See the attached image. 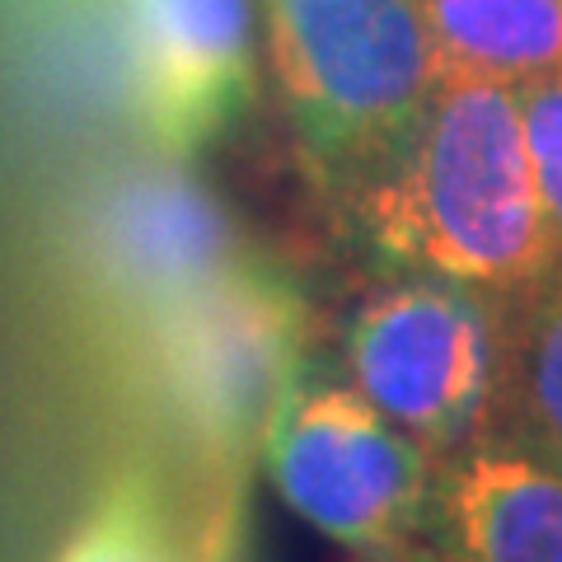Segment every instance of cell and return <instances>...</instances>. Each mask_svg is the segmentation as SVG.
<instances>
[{"label": "cell", "mask_w": 562, "mask_h": 562, "mask_svg": "<svg viewBox=\"0 0 562 562\" xmlns=\"http://www.w3.org/2000/svg\"><path fill=\"white\" fill-rule=\"evenodd\" d=\"M502 422L562 460V258L506 305Z\"/></svg>", "instance_id": "obj_10"}, {"label": "cell", "mask_w": 562, "mask_h": 562, "mask_svg": "<svg viewBox=\"0 0 562 562\" xmlns=\"http://www.w3.org/2000/svg\"><path fill=\"white\" fill-rule=\"evenodd\" d=\"M52 562H192V558L179 543L169 502L150 473H122Z\"/></svg>", "instance_id": "obj_11"}, {"label": "cell", "mask_w": 562, "mask_h": 562, "mask_svg": "<svg viewBox=\"0 0 562 562\" xmlns=\"http://www.w3.org/2000/svg\"><path fill=\"white\" fill-rule=\"evenodd\" d=\"M441 76L520 85L562 66V0H417Z\"/></svg>", "instance_id": "obj_9"}, {"label": "cell", "mask_w": 562, "mask_h": 562, "mask_svg": "<svg viewBox=\"0 0 562 562\" xmlns=\"http://www.w3.org/2000/svg\"><path fill=\"white\" fill-rule=\"evenodd\" d=\"M277 497L357 562H390L431 530L436 454L342 380H291L258 436Z\"/></svg>", "instance_id": "obj_4"}, {"label": "cell", "mask_w": 562, "mask_h": 562, "mask_svg": "<svg viewBox=\"0 0 562 562\" xmlns=\"http://www.w3.org/2000/svg\"><path fill=\"white\" fill-rule=\"evenodd\" d=\"M262 38L310 179L342 206L441 85L417 0H262Z\"/></svg>", "instance_id": "obj_2"}, {"label": "cell", "mask_w": 562, "mask_h": 562, "mask_svg": "<svg viewBox=\"0 0 562 562\" xmlns=\"http://www.w3.org/2000/svg\"><path fill=\"white\" fill-rule=\"evenodd\" d=\"M427 539L460 562H562V460L506 422L436 454Z\"/></svg>", "instance_id": "obj_8"}, {"label": "cell", "mask_w": 562, "mask_h": 562, "mask_svg": "<svg viewBox=\"0 0 562 562\" xmlns=\"http://www.w3.org/2000/svg\"><path fill=\"white\" fill-rule=\"evenodd\" d=\"M347 384L446 454L502 422L506 305L427 272H390L342 324Z\"/></svg>", "instance_id": "obj_3"}, {"label": "cell", "mask_w": 562, "mask_h": 562, "mask_svg": "<svg viewBox=\"0 0 562 562\" xmlns=\"http://www.w3.org/2000/svg\"><path fill=\"white\" fill-rule=\"evenodd\" d=\"M132 109L150 150L198 160L254 109L249 0H117Z\"/></svg>", "instance_id": "obj_6"}, {"label": "cell", "mask_w": 562, "mask_h": 562, "mask_svg": "<svg viewBox=\"0 0 562 562\" xmlns=\"http://www.w3.org/2000/svg\"><path fill=\"white\" fill-rule=\"evenodd\" d=\"M516 113L543 225L562 254V66L516 85Z\"/></svg>", "instance_id": "obj_12"}, {"label": "cell", "mask_w": 562, "mask_h": 562, "mask_svg": "<svg viewBox=\"0 0 562 562\" xmlns=\"http://www.w3.org/2000/svg\"><path fill=\"white\" fill-rule=\"evenodd\" d=\"M384 272L446 277L512 305L562 258L520 146L516 85L441 76L408 140L338 206Z\"/></svg>", "instance_id": "obj_1"}, {"label": "cell", "mask_w": 562, "mask_h": 562, "mask_svg": "<svg viewBox=\"0 0 562 562\" xmlns=\"http://www.w3.org/2000/svg\"><path fill=\"white\" fill-rule=\"evenodd\" d=\"M160 384L183 422L216 450H254L272 408L305 371L310 305L268 254L192 291L150 324Z\"/></svg>", "instance_id": "obj_5"}, {"label": "cell", "mask_w": 562, "mask_h": 562, "mask_svg": "<svg viewBox=\"0 0 562 562\" xmlns=\"http://www.w3.org/2000/svg\"><path fill=\"white\" fill-rule=\"evenodd\" d=\"M390 562H460V558L446 553L436 539H417L413 549H403V553H398V558H390Z\"/></svg>", "instance_id": "obj_13"}, {"label": "cell", "mask_w": 562, "mask_h": 562, "mask_svg": "<svg viewBox=\"0 0 562 562\" xmlns=\"http://www.w3.org/2000/svg\"><path fill=\"white\" fill-rule=\"evenodd\" d=\"M249 254L235 216L192 160L150 150V160L117 169L90 206V262L113 301L155 324L206 281Z\"/></svg>", "instance_id": "obj_7"}]
</instances>
